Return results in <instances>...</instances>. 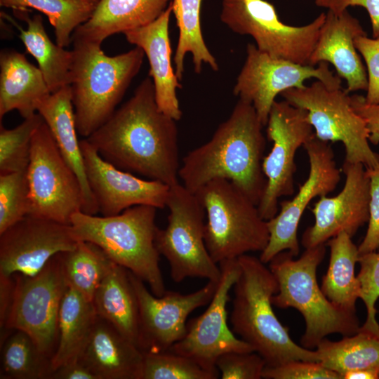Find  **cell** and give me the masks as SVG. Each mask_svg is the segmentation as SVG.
Returning a JSON list of instances; mask_svg holds the SVG:
<instances>
[{
	"label": "cell",
	"mask_w": 379,
	"mask_h": 379,
	"mask_svg": "<svg viewBox=\"0 0 379 379\" xmlns=\"http://www.w3.org/2000/svg\"><path fill=\"white\" fill-rule=\"evenodd\" d=\"M62 262L67 286L93 302L112 261L96 245L79 241L75 248L62 253Z\"/></svg>",
	"instance_id": "34"
},
{
	"label": "cell",
	"mask_w": 379,
	"mask_h": 379,
	"mask_svg": "<svg viewBox=\"0 0 379 379\" xmlns=\"http://www.w3.org/2000/svg\"><path fill=\"white\" fill-rule=\"evenodd\" d=\"M97 317L93 302L67 286L59 311L58 345L51 360L53 371L79 358Z\"/></svg>",
	"instance_id": "29"
},
{
	"label": "cell",
	"mask_w": 379,
	"mask_h": 379,
	"mask_svg": "<svg viewBox=\"0 0 379 379\" xmlns=\"http://www.w3.org/2000/svg\"><path fill=\"white\" fill-rule=\"evenodd\" d=\"M363 34L366 33L359 20L347 10L338 13L328 10L310 65L330 63L337 75L346 81L347 92L366 91L367 72L354 44L355 37Z\"/></svg>",
	"instance_id": "21"
},
{
	"label": "cell",
	"mask_w": 379,
	"mask_h": 379,
	"mask_svg": "<svg viewBox=\"0 0 379 379\" xmlns=\"http://www.w3.org/2000/svg\"><path fill=\"white\" fill-rule=\"evenodd\" d=\"M130 277L138 302V348L142 352L169 350L180 340L186 333L187 317L210 302L218 282L208 281L204 287L188 294L166 290L161 296H156L131 271Z\"/></svg>",
	"instance_id": "17"
},
{
	"label": "cell",
	"mask_w": 379,
	"mask_h": 379,
	"mask_svg": "<svg viewBox=\"0 0 379 379\" xmlns=\"http://www.w3.org/2000/svg\"><path fill=\"white\" fill-rule=\"evenodd\" d=\"M166 207L167 225L157 228L154 244L168 262L173 281L199 277L218 281L221 270L206 246V213L197 196L178 182L169 187Z\"/></svg>",
	"instance_id": "8"
},
{
	"label": "cell",
	"mask_w": 379,
	"mask_h": 379,
	"mask_svg": "<svg viewBox=\"0 0 379 379\" xmlns=\"http://www.w3.org/2000/svg\"><path fill=\"white\" fill-rule=\"evenodd\" d=\"M13 10L27 24V28L24 29L12 21L20 31L19 37L27 53L36 60L51 93L69 85L72 51H67L51 40L40 15L29 17L26 13V8Z\"/></svg>",
	"instance_id": "28"
},
{
	"label": "cell",
	"mask_w": 379,
	"mask_h": 379,
	"mask_svg": "<svg viewBox=\"0 0 379 379\" xmlns=\"http://www.w3.org/2000/svg\"><path fill=\"white\" fill-rule=\"evenodd\" d=\"M172 0H99L90 18L72 39L102 44L107 37L145 26L157 19Z\"/></svg>",
	"instance_id": "25"
},
{
	"label": "cell",
	"mask_w": 379,
	"mask_h": 379,
	"mask_svg": "<svg viewBox=\"0 0 379 379\" xmlns=\"http://www.w3.org/2000/svg\"><path fill=\"white\" fill-rule=\"evenodd\" d=\"M29 207L26 171L0 174V233L27 215Z\"/></svg>",
	"instance_id": "38"
},
{
	"label": "cell",
	"mask_w": 379,
	"mask_h": 379,
	"mask_svg": "<svg viewBox=\"0 0 379 379\" xmlns=\"http://www.w3.org/2000/svg\"><path fill=\"white\" fill-rule=\"evenodd\" d=\"M349 93L342 84L317 80L310 86L286 90L281 95L306 110L317 138L344 145L345 161L373 168L379 164V154L370 147L366 123L354 110Z\"/></svg>",
	"instance_id": "9"
},
{
	"label": "cell",
	"mask_w": 379,
	"mask_h": 379,
	"mask_svg": "<svg viewBox=\"0 0 379 379\" xmlns=\"http://www.w3.org/2000/svg\"><path fill=\"white\" fill-rule=\"evenodd\" d=\"M201 0H172L171 6L179 30L178 44L173 58L175 72L181 81L185 72V58L191 53L194 70L202 71L203 64L213 71L219 69L216 58L208 50L203 38L201 27Z\"/></svg>",
	"instance_id": "31"
},
{
	"label": "cell",
	"mask_w": 379,
	"mask_h": 379,
	"mask_svg": "<svg viewBox=\"0 0 379 379\" xmlns=\"http://www.w3.org/2000/svg\"><path fill=\"white\" fill-rule=\"evenodd\" d=\"M312 78L328 84H342L341 78L333 74L327 62H320L317 66L303 65L270 57L255 45L248 44L233 93L253 105L265 126L277 96L286 90L305 86V82Z\"/></svg>",
	"instance_id": "14"
},
{
	"label": "cell",
	"mask_w": 379,
	"mask_h": 379,
	"mask_svg": "<svg viewBox=\"0 0 379 379\" xmlns=\"http://www.w3.org/2000/svg\"><path fill=\"white\" fill-rule=\"evenodd\" d=\"M326 244L330 248V258L321 289L335 305L356 312L357 300L361 296V283L355 275V265L359 258L358 246L344 232Z\"/></svg>",
	"instance_id": "30"
},
{
	"label": "cell",
	"mask_w": 379,
	"mask_h": 379,
	"mask_svg": "<svg viewBox=\"0 0 379 379\" xmlns=\"http://www.w3.org/2000/svg\"><path fill=\"white\" fill-rule=\"evenodd\" d=\"M1 6L31 8L45 14L55 30L56 44L65 48L75 29L91 16L96 4L86 0H0Z\"/></svg>",
	"instance_id": "35"
},
{
	"label": "cell",
	"mask_w": 379,
	"mask_h": 379,
	"mask_svg": "<svg viewBox=\"0 0 379 379\" xmlns=\"http://www.w3.org/2000/svg\"><path fill=\"white\" fill-rule=\"evenodd\" d=\"M79 241L70 225L26 215L0 233V275H35L51 258Z\"/></svg>",
	"instance_id": "18"
},
{
	"label": "cell",
	"mask_w": 379,
	"mask_h": 379,
	"mask_svg": "<svg viewBox=\"0 0 379 379\" xmlns=\"http://www.w3.org/2000/svg\"><path fill=\"white\" fill-rule=\"evenodd\" d=\"M343 379H379V369L364 368L348 371L343 374Z\"/></svg>",
	"instance_id": "48"
},
{
	"label": "cell",
	"mask_w": 379,
	"mask_h": 379,
	"mask_svg": "<svg viewBox=\"0 0 379 379\" xmlns=\"http://www.w3.org/2000/svg\"><path fill=\"white\" fill-rule=\"evenodd\" d=\"M366 169L370 180L369 218L366 234L358 246L359 255L379 248V164Z\"/></svg>",
	"instance_id": "43"
},
{
	"label": "cell",
	"mask_w": 379,
	"mask_h": 379,
	"mask_svg": "<svg viewBox=\"0 0 379 379\" xmlns=\"http://www.w3.org/2000/svg\"><path fill=\"white\" fill-rule=\"evenodd\" d=\"M220 20L232 32L250 35L270 57L310 65L326 13L302 26L284 23L266 0H222Z\"/></svg>",
	"instance_id": "11"
},
{
	"label": "cell",
	"mask_w": 379,
	"mask_h": 379,
	"mask_svg": "<svg viewBox=\"0 0 379 379\" xmlns=\"http://www.w3.org/2000/svg\"><path fill=\"white\" fill-rule=\"evenodd\" d=\"M69 84L77 132L88 138L115 112L132 80L139 72L145 53L134 48L107 55L101 44L72 39Z\"/></svg>",
	"instance_id": "4"
},
{
	"label": "cell",
	"mask_w": 379,
	"mask_h": 379,
	"mask_svg": "<svg viewBox=\"0 0 379 379\" xmlns=\"http://www.w3.org/2000/svg\"><path fill=\"white\" fill-rule=\"evenodd\" d=\"M354 44L367 67L368 88L365 100L369 104H379V38L359 35L354 39Z\"/></svg>",
	"instance_id": "42"
},
{
	"label": "cell",
	"mask_w": 379,
	"mask_h": 379,
	"mask_svg": "<svg viewBox=\"0 0 379 379\" xmlns=\"http://www.w3.org/2000/svg\"><path fill=\"white\" fill-rule=\"evenodd\" d=\"M265 379H342L340 374L319 362L295 360L277 366H265Z\"/></svg>",
	"instance_id": "41"
},
{
	"label": "cell",
	"mask_w": 379,
	"mask_h": 379,
	"mask_svg": "<svg viewBox=\"0 0 379 379\" xmlns=\"http://www.w3.org/2000/svg\"><path fill=\"white\" fill-rule=\"evenodd\" d=\"M50 379H98L79 359L55 369Z\"/></svg>",
	"instance_id": "46"
},
{
	"label": "cell",
	"mask_w": 379,
	"mask_h": 379,
	"mask_svg": "<svg viewBox=\"0 0 379 379\" xmlns=\"http://www.w3.org/2000/svg\"><path fill=\"white\" fill-rule=\"evenodd\" d=\"M141 379H216L219 371L205 368L194 359L170 350L142 352Z\"/></svg>",
	"instance_id": "37"
},
{
	"label": "cell",
	"mask_w": 379,
	"mask_h": 379,
	"mask_svg": "<svg viewBox=\"0 0 379 379\" xmlns=\"http://www.w3.org/2000/svg\"><path fill=\"white\" fill-rule=\"evenodd\" d=\"M36 112L48 126L62 157L80 181L84 195L82 212L95 215L99 209L86 175L69 86L41 100Z\"/></svg>",
	"instance_id": "24"
},
{
	"label": "cell",
	"mask_w": 379,
	"mask_h": 379,
	"mask_svg": "<svg viewBox=\"0 0 379 379\" xmlns=\"http://www.w3.org/2000/svg\"><path fill=\"white\" fill-rule=\"evenodd\" d=\"M86 178L103 216H112L137 205L166 207L168 185L142 179L105 160L86 138L80 140Z\"/></svg>",
	"instance_id": "19"
},
{
	"label": "cell",
	"mask_w": 379,
	"mask_h": 379,
	"mask_svg": "<svg viewBox=\"0 0 379 379\" xmlns=\"http://www.w3.org/2000/svg\"><path fill=\"white\" fill-rule=\"evenodd\" d=\"M14 287L13 276L0 275V327H4L6 317L11 305Z\"/></svg>",
	"instance_id": "47"
},
{
	"label": "cell",
	"mask_w": 379,
	"mask_h": 379,
	"mask_svg": "<svg viewBox=\"0 0 379 379\" xmlns=\"http://www.w3.org/2000/svg\"><path fill=\"white\" fill-rule=\"evenodd\" d=\"M176 120L161 112L150 77L86 139L115 166L168 186L179 182Z\"/></svg>",
	"instance_id": "1"
},
{
	"label": "cell",
	"mask_w": 379,
	"mask_h": 379,
	"mask_svg": "<svg viewBox=\"0 0 379 379\" xmlns=\"http://www.w3.org/2000/svg\"><path fill=\"white\" fill-rule=\"evenodd\" d=\"M222 379H260L266 362L256 352H229L215 363Z\"/></svg>",
	"instance_id": "40"
},
{
	"label": "cell",
	"mask_w": 379,
	"mask_h": 379,
	"mask_svg": "<svg viewBox=\"0 0 379 379\" xmlns=\"http://www.w3.org/2000/svg\"><path fill=\"white\" fill-rule=\"evenodd\" d=\"M194 194L206 213V246L217 264L265 248L270 239L267 222L237 185L214 179Z\"/></svg>",
	"instance_id": "7"
},
{
	"label": "cell",
	"mask_w": 379,
	"mask_h": 379,
	"mask_svg": "<svg viewBox=\"0 0 379 379\" xmlns=\"http://www.w3.org/2000/svg\"><path fill=\"white\" fill-rule=\"evenodd\" d=\"M44 121L38 113L25 118L16 127L0 126V174L25 171L27 168L33 134Z\"/></svg>",
	"instance_id": "36"
},
{
	"label": "cell",
	"mask_w": 379,
	"mask_h": 379,
	"mask_svg": "<svg viewBox=\"0 0 379 379\" xmlns=\"http://www.w3.org/2000/svg\"><path fill=\"white\" fill-rule=\"evenodd\" d=\"M316 6L333 12H341L350 6L365 8L369 15L373 38H379V0H314Z\"/></svg>",
	"instance_id": "44"
},
{
	"label": "cell",
	"mask_w": 379,
	"mask_h": 379,
	"mask_svg": "<svg viewBox=\"0 0 379 379\" xmlns=\"http://www.w3.org/2000/svg\"><path fill=\"white\" fill-rule=\"evenodd\" d=\"M26 173L29 199L27 215L70 225L72 215L82 211L80 181L62 157L44 121L33 134Z\"/></svg>",
	"instance_id": "12"
},
{
	"label": "cell",
	"mask_w": 379,
	"mask_h": 379,
	"mask_svg": "<svg viewBox=\"0 0 379 379\" xmlns=\"http://www.w3.org/2000/svg\"><path fill=\"white\" fill-rule=\"evenodd\" d=\"M51 360L22 331L11 330L1 340V379H50Z\"/></svg>",
	"instance_id": "33"
},
{
	"label": "cell",
	"mask_w": 379,
	"mask_h": 379,
	"mask_svg": "<svg viewBox=\"0 0 379 379\" xmlns=\"http://www.w3.org/2000/svg\"><path fill=\"white\" fill-rule=\"evenodd\" d=\"M86 1H91V2H93V3H95V4H97V3L98 2L99 0H86Z\"/></svg>",
	"instance_id": "49"
},
{
	"label": "cell",
	"mask_w": 379,
	"mask_h": 379,
	"mask_svg": "<svg viewBox=\"0 0 379 379\" xmlns=\"http://www.w3.org/2000/svg\"><path fill=\"white\" fill-rule=\"evenodd\" d=\"M326 246L305 248L297 260L288 251H284L269 262L278 283L272 305L281 309L293 307L300 312L306 325L300 343L310 350L316 348L329 334L350 336L361 327L356 312L333 304L318 286L317 269L326 254Z\"/></svg>",
	"instance_id": "5"
},
{
	"label": "cell",
	"mask_w": 379,
	"mask_h": 379,
	"mask_svg": "<svg viewBox=\"0 0 379 379\" xmlns=\"http://www.w3.org/2000/svg\"><path fill=\"white\" fill-rule=\"evenodd\" d=\"M93 302L99 317L138 347V302L128 270L112 261L95 293Z\"/></svg>",
	"instance_id": "27"
},
{
	"label": "cell",
	"mask_w": 379,
	"mask_h": 379,
	"mask_svg": "<svg viewBox=\"0 0 379 379\" xmlns=\"http://www.w3.org/2000/svg\"><path fill=\"white\" fill-rule=\"evenodd\" d=\"M237 259L241 272L232 288V331L264 359L267 366L295 360L319 362L316 350L296 344L277 319L272 298L278 292V283L270 268L253 255Z\"/></svg>",
	"instance_id": "3"
},
{
	"label": "cell",
	"mask_w": 379,
	"mask_h": 379,
	"mask_svg": "<svg viewBox=\"0 0 379 379\" xmlns=\"http://www.w3.org/2000/svg\"><path fill=\"white\" fill-rule=\"evenodd\" d=\"M218 265L221 276L207 309L187 322L184 337L169 350L214 371H219L216 361L226 352H255L249 344L237 337L227 324L230 293L241 272L238 259L224 260Z\"/></svg>",
	"instance_id": "15"
},
{
	"label": "cell",
	"mask_w": 379,
	"mask_h": 379,
	"mask_svg": "<svg viewBox=\"0 0 379 379\" xmlns=\"http://www.w3.org/2000/svg\"><path fill=\"white\" fill-rule=\"evenodd\" d=\"M272 147L262 160L267 184L258 206L261 217L269 220L279 211V199L294 193L295 156L299 147L315 136L306 110L286 100L273 103L266 124Z\"/></svg>",
	"instance_id": "13"
},
{
	"label": "cell",
	"mask_w": 379,
	"mask_h": 379,
	"mask_svg": "<svg viewBox=\"0 0 379 379\" xmlns=\"http://www.w3.org/2000/svg\"><path fill=\"white\" fill-rule=\"evenodd\" d=\"M78 359L98 379L142 377V352L98 316Z\"/></svg>",
	"instance_id": "23"
},
{
	"label": "cell",
	"mask_w": 379,
	"mask_h": 379,
	"mask_svg": "<svg viewBox=\"0 0 379 379\" xmlns=\"http://www.w3.org/2000/svg\"><path fill=\"white\" fill-rule=\"evenodd\" d=\"M345 182L335 197H320L312 212L314 223L304 232L301 243L305 248L326 244L340 232L351 237L369 218L370 180L361 163L345 161Z\"/></svg>",
	"instance_id": "20"
},
{
	"label": "cell",
	"mask_w": 379,
	"mask_h": 379,
	"mask_svg": "<svg viewBox=\"0 0 379 379\" xmlns=\"http://www.w3.org/2000/svg\"><path fill=\"white\" fill-rule=\"evenodd\" d=\"M303 147L309 159V175L298 193L291 199L279 202L278 213L267 221L270 239L259 258L265 264L284 251H288L293 257L298 255V228L305 210L316 197L332 192L340 180V171L328 142L314 136Z\"/></svg>",
	"instance_id": "16"
},
{
	"label": "cell",
	"mask_w": 379,
	"mask_h": 379,
	"mask_svg": "<svg viewBox=\"0 0 379 379\" xmlns=\"http://www.w3.org/2000/svg\"><path fill=\"white\" fill-rule=\"evenodd\" d=\"M11 305L1 338L11 330L27 333L45 354L53 357L58 345V315L67 285L62 253L54 255L36 274L13 275Z\"/></svg>",
	"instance_id": "10"
},
{
	"label": "cell",
	"mask_w": 379,
	"mask_h": 379,
	"mask_svg": "<svg viewBox=\"0 0 379 379\" xmlns=\"http://www.w3.org/2000/svg\"><path fill=\"white\" fill-rule=\"evenodd\" d=\"M42 72L13 49L0 53V119L13 110L24 118L36 113L39 102L49 95Z\"/></svg>",
	"instance_id": "26"
},
{
	"label": "cell",
	"mask_w": 379,
	"mask_h": 379,
	"mask_svg": "<svg viewBox=\"0 0 379 379\" xmlns=\"http://www.w3.org/2000/svg\"><path fill=\"white\" fill-rule=\"evenodd\" d=\"M157 209L137 205L101 217L79 211L72 215L70 225L79 241L98 246L112 261L147 284L154 295L161 296L166 289L154 244Z\"/></svg>",
	"instance_id": "6"
},
{
	"label": "cell",
	"mask_w": 379,
	"mask_h": 379,
	"mask_svg": "<svg viewBox=\"0 0 379 379\" xmlns=\"http://www.w3.org/2000/svg\"><path fill=\"white\" fill-rule=\"evenodd\" d=\"M360 271L357 277L361 286V299L364 302L367 317L363 329L379 334L375 303L379 298V253L374 251L359 255Z\"/></svg>",
	"instance_id": "39"
},
{
	"label": "cell",
	"mask_w": 379,
	"mask_h": 379,
	"mask_svg": "<svg viewBox=\"0 0 379 379\" xmlns=\"http://www.w3.org/2000/svg\"><path fill=\"white\" fill-rule=\"evenodd\" d=\"M263 127L253 105L239 99L211 138L183 158L178 173L182 184L194 193L212 180L226 179L258 206L267 184Z\"/></svg>",
	"instance_id": "2"
},
{
	"label": "cell",
	"mask_w": 379,
	"mask_h": 379,
	"mask_svg": "<svg viewBox=\"0 0 379 379\" xmlns=\"http://www.w3.org/2000/svg\"><path fill=\"white\" fill-rule=\"evenodd\" d=\"M319 362L343 375L354 370L379 369V334L363 329L338 341L324 338L317 346Z\"/></svg>",
	"instance_id": "32"
},
{
	"label": "cell",
	"mask_w": 379,
	"mask_h": 379,
	"mask_svg": "<svg viewBox=\"0 0 379 379\" xmlns=\"http://www.w3.org/2000/svg\"><path fill=\"white\" fill-rule=\"evenodd\" d=\"M351 104L354 110L365 121L368 131V140L376 145L379 143V104L368 103L361 95H351Z\"/></svg>",
	"instance_id": "45"
},
{
	"label": "cell",
	"mask_w": 379,
	"mask_h": 379,
	"mask_svg": "<svg viewBox=\"0 0 379 379\" xmlns=\"http://www.w3.org/2000/svg\"><path fill=\"white\" fill-rule=\"evenodd\" d=\"M170 5L154 21L124 33L127 41L142 49L149 65L155 98L159 109L178 121L182 117L177 90L182 88L171 62L169 22Z\"/></svg>",
	"instance_id": "22"
}]
</instances>
